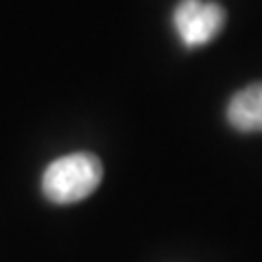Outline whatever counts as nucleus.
Returning <instances> with one entry per match:
<instances>
[{"label": "nucleus", "mask_w": 262, "mask_h": 262, "mask_svg": "<svg viewBox=\"0 0 262 262\" xmlns=\"http://www.w3.org/2000/svg\"><path fill=\"white\" fill-rule=\"evenodd\" d=\"M103 179V164L92 153H70L51 162L42 175L44 196L59 206L77 203L92 194Z\"/></svg>", "instance_id": "obj_1"}, {"label": "nucleus", "mask_w": 262, "mask_h": 262, "mask_svg": "<svg viewBox=\"0 0 262 262\" xmlns=\"http://www.w3.org/2000/svg\"><path fill=\"white\" fill-rule=\"evenodd\" d=\"M225 9L206 0H182L173 11V24L179 39L188 48L206 46L225 27Z\"/></svg>", "instance_id": "obj_2"}, {"label": "nucleus", "mask_w": 262, "mask_h": 262, "mask_svg": "<svg viewBox=\"0 0 262 262\" xmlns=\"http://www.w3.org/2000/svg\"><path fill=\"white\" fill-rule=\"evenodd\" d=\"M227 122L243 134L262 131V81L238 90L229 98Z\"/></svg>", "instance_id": "obj_3"}]
</instances>
